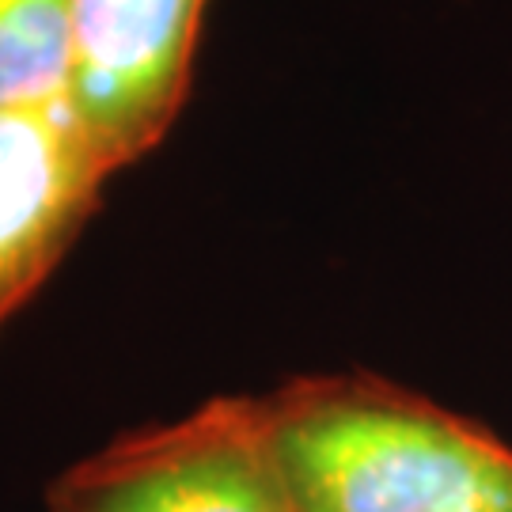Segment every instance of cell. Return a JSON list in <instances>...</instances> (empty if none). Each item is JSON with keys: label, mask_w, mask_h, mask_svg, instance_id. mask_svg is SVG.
<instances>
[{"label": "cell", "mask_w": 512, "mask_h": 512, "mask_svg": "<svg viewBox=\"0 0 512 512\" xmlns=\"http://www.w3.org/2000/svg\"><path fill=\"white\" fill-rule=\"evenodd\" d=\"M110 171L69 95L0 110V330L73 247Z\"/></svg>", "instance_id": "277c9868"}, {"label": "cell", "mask_w": 512, "mask_h": 512, "mask_svg": "<svg viewBox=\"0 0 512 512\" xmlns=\"http://www.w3.org/2000/svg\"><path fill=\"white\" fill-rule=\"evenodd\" d=\"M73 80V4L0 0V110L65 99Z\"/></svg>", "instance_id": "5b68a950"}, {"label": "cell", "mask_w": 512, "mask_h": 512, "mask_svg": "<svg viewBox=\"0 0 512 512\" xmlns=\"http://www.w3.org/2000/svg\"><path fill=\"white\" fill-rule=\"evenodd\" d=\"M50 512H296L262 406L220 395L126 433L50 486Z\"/></svg>", "instance_id": "7a4b0ae2"}, {"label": "cell", "mask_w": 512, "mask_h": 512, "mask_svg": "<svg viewBox=\"0 0 512 512\" xmlns=\"http://www.w3.org/2000/svg\"><path fill=\"white\" fill-rule=\"evenodd\" d=\"M69 103L114 171L164 141L190 88L205 0H69Z\"/></svg>", "instance_id": "3957f363"}, {"label": "cell", "mask_w": 512, "mask_h": 512, "mask_svg": "<svg viewBox=\"0 0 512 512\" xmlns=\"http://www.w3.org/2000/svg\"><path fill=\"white\" fill-rule=\"evenodd\" d=\"M296 512H512V448L368 372L258 399Z\"/></svg>", "instance_id": "6da1fadb"}]
</instances>
